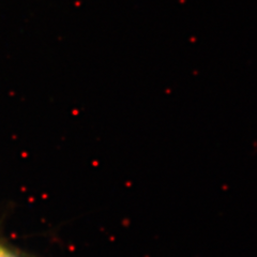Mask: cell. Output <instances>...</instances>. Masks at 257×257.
<instances>
[{
  "instance_id": "cell-1",
  "label": "cell",
  "mask_w": 257,
  "mask_h": 257,
  "mask_svg": "<svg viewBox=\"0 0 257 257\" xmlns=\"http://www.w3.org/2000/svg\"><path fill=\"white\" fill-rule=\"evenodd\" d=\"M0 257H18L13 252H11L9 248L5 247L0 243Z\"/></svg>"
}]
</instances>
